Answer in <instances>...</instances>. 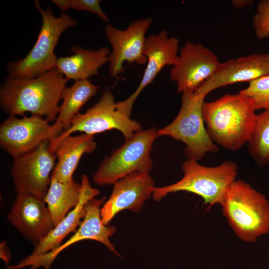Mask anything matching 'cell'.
<instances>
[{"mask_svg": "<svg viewBox=\"0 0 269 269\" xmlns=\"http://www.w3.org/2000/svg\"><path fill=\"white\" fill-rule=\"evenodd\" d=\"M67 79L57 69L32 78L6 77L0 88V106L9 116H42L54 122L60 111L58 104Z\"/></svg>", "mask_w": 269, "mask_h": 269, "instance_id": "cell-1", "label": "cell"}, {"mask_svg": "<svg viewBox=\"0 0 269 269\" xmlns=\"http://www.w3.org/2000/svg\"><path fill=\"white\" fill-rule=\"evenodd\" d=\"M157 137L154 128L135 133L104 159L93 174V182L98 185H107L136 171L149 173L153 166L150 153Z\"/></svg>", "mask_w": 269, "mask_h": 269, "instance_id": "cell-7", "label": "cell"}, {"mask_svg": "<svg viewBox=\"0 0 269 269\" xmlns=\"http://www.w3.org/2000/svg\"><path fill=\"white\" fill-rule=\"evenodd\" d=\"M152 21L149 17L137 20L124 30L110 24L106 25L105 36L112 47L108 57L109 71L112 77H118L125 70V62L140 65L146 63L147 59L144 55L145 35Z\"/></svg>", "mask_w": 269, "mask_h": 269, "instance_id": "cell-12", "label": "cell"}, {"mask_svg": "<svg viewBox=\"0 0 269 269\" xmlns=\"http://www.w3.org/2000/svg\"><path fill=\"white\" fill-rule=\"evenodd\" d=\"M179 43L177 38L168 37L166 30L146 37L144 55L147 62L142 79L134 93L127 99L117 102L118 108L123 113L130 117L133 105L143 90L154 80L163 67L173 66L176 63Z\"/></svg>", "mask_w": 269, "mask_h": 269, "instance_id": "cell-15", "label": "cell"}, {"mask_svg": "<svg viewBox=\"0 0 269 269\" xmlns=\"http://www.w3.org/2000/svg\"><path fill=\"white\" fill-rule=\"evenodd\" d=\"M253 100L240 93L204 102L203 118L207 132L217 144L231 151L248 142L257 114Z\"/></svg>", "mask_w": 269, "mask_h": 269, "instance_id": "cell-2", "label": "cell"}, {"mask_svg": "<svg viewBox=\"0 0 269 269\" xmlns=\"http://www.w3.org/2000/svg\"><path fill=\"white\" fill-rule=\"evenodd\" d=\"M220 64L210 49L200 43L187 41L180 50L170 78L176 83L178 92L195 91L214 75Z\"/></svg>", "mask_w": 269, "mask_h": 269, "instance_id": "cell-11", "label": "cell"}, {"mask_svg": "<svg viewBox=\"0 0 269 269\" xmlns=\"http://www.w3.org/2000/svg\"><path fill=\"white\" fill-rule=\"evenodd\" d=\"M23 116H9L0 127V147L13 158L51 138L52 125L47 119L36 115Z\"/></svg>", "mask_w": 269, "mask_h": 269, "instance_id": "cell-13", "label": "cell"}, {"mask_svg": "<svg viewBox=\"0 0 269 269\" xmlns=\"http://www.w3.org/2000/svg\"><path fill=\"white\" fill-rule=\"evenodd\" d=\"M70 51L74 54L60 57L56 61L57 69L67 79L75 81L89 79L99 74V69L108 62L110 53L107 47L93 50L80 46H73Z\"/></svg>", "mask_w": 269, "mask_h": 269, "instance_id": "cell-20", "label": "cell"}, {"mask_svg": "<svg viewBox=\"0 0 269 269\" xmlns=\"http://www.w3.org/2000/svg\"><path fill=\"white\" fill-rule=\"evenodd\" d=\"M96 146L94 135L86 134L69 135L61 138L55 137L49 140L50 150L58 158L51 177L62 183L71 182L82 155L93 152Z\"/></svg>", "mask_w": 269, "mask_h": 269, "instance_id": "cell-18", "label": "cell"}, {"mask_svg": "<svg viewBox=\"0 0 269 269\" xmlns=\"http://www.w3.org/2000/svg\"><path fill=\"white\" fill-rule=\"evenodd\" d=\"M105 200V197L100 199L94 198L87 202L84 207V216L80 226L74 234L64 243L55 249L30 260H22L17 264L8 266V269H21L28 266H30V269H37L40 267L50 269L52 264L60 252L76 242L84 240L99 242L116 255L120 256L110 240V238L116 232V227L105 225L102 220L101 208Z\"/></svg>", "mask_w": 269, "mask_h": 269, "instance_id": "cell-10", "label": "cell"}, {"mask_svg": "<svg viewBox=\"0 0 269 269\" xmlns=\"http://www.w3.org/2000/svg\"><path fill=\"white\" fill-rule=\"evenodd\" d=\"M197 161L188 158L182 166L183 177L169 185L155 187L152 195L153 199L158 201L169 193L186 191L200 196L208 209L220 204L227 189L236 180L237 164L227 161L209 167Z\"/></svg>", "mask_w": 269, "mask_h": 269, "instance_id": "cell-4", "label": "cell"}, {"mask_svg": "<svg viewBox=\"0 0 269 269\" xmlns=\"http://www.w3.org/2000/svg\"><path fill=\"white\" fill-rule=\"evenodd\" d=\"M34 6L42 18V25L35 44L26 56L7 66L9 76L18 78H32L55 68L57 57L55 48L62 33L74 26L77 22L67 13L61 12L56 17L51 8H43L38 0Z\"/></svg>", "mask_w": 269, "mask_h": 269, "instance_id": "cell-5", "label": "cell"}, {"mask_svg": "<svg viewBox=\"0 0 269 269\" xmlns=\"http://www.w3.org/2000/svg\"><path fill=\"white\" fill-rule=\"evenodd\" d=\"M239 93L253 100L256 111H269V75L249 82L248 86Z\"/></svg>", "mask_w": 269, "mask_h": 269, "instance_id": "cell-24", "label": "cell"}, {"mask_svg": "<svg viewBox=\"0 0 269 269\" xmlns=\"http://www.w3.org/2000/svg\"><path fill=\"white\" fill-rule=\"evenodd\" d=\"M267 75H269V54H252L221 62L214 75L195 91L206 97L218 88L237 83H249Z\"/></svg>", "mask_w": 269, "mask_h": 269, "instance_id": "cell-17", "label": "cell"}, {"mask_svg": "<svg viewBox=\"0 0 269 269\" xmlns=\"http://www.w3.org/2000/svg\"><path fill=\"white\" fill-rule=\"evenodd\" d=\"M113 129L121 132L127 140L141 130V126L120 110L112 92L106 90L97 103L84 113L77 114L70 127L56 137L61 138L76 132L94 135Z\"/></svg>", "mask_w": 269, "mask_h": 269, "instance_id": "cell-8", "label": "cell"}, {"mask_svg": "<svg viewBox=\"0 0 269 269\" xmlns=\"http://www.w3.org/2000/svg\"><path fill=\"white\" fill-rule=\"evenodd\" d=\"M7 219L34 247L55 227L44 200L28 194H17Z\"/></svg>", "mask_w": 269, "mask_h": 269, "instance_id": "cell-14", "label": "cell"}, {"mask_svg": "<svg viewBox=\"0 0 269 269\" xmlns=\"http://www.w3.org/2000/svg\"><path fill=\"white\" fill-rule=\"evenodd\" d=\"M253 3V1L252 0H237L232 1L233 5L238 8H242L245 7L246 5H252Z\"/></svg>", "mask_w": 269, "mask_h": 269, "instance_id": "cell-28", "label": "cell"}, {"mask_svg": "<svg viewBox=\"0 0 269 269\" xmlns=\"http://www.w3.org/2000/svg\"><path fill=\"white\" fill-rule=\"evenodd\" d=\"M180 111L168 125L157 130L158 137L169 136L185 144L184 152L188 159L201 160L218 147L210 138L205 127L202 108L205 96L196 91L183 92Z\"/></svg>", "mask_w": 269, "mask_h": 269, "instance_id": "cell-6", "label": "cell"}, {"mask_svg": "<svg viewBox=\"0 0 269 269\" xmlns=\"http://www.w3.org/2000/svg\"><path fill=\"white\" fill-rule=\"evenodd\" d=\"M81 196L77 206L43 240L35 246L31 254L22 260H30L55 249L61 245V242L68 234L76 231L84 217L85 204L99 194V190L91 186L86 174L81 176Z\"/></svg>", "mask_w": 269, "mask_h": 269, "instance_id": "cell-19", "label": "cell"}, {"mask_svg": "<svg viewBox=\"0 0 269 269\" xmlns=\"http://www.w3.org/2000/svg\"><path fill=\"white\" fill-rule=\"evenodd\" d=\"M0 258L7 265L11 259L10 251L5 241H2L0 244Z\"/></svg>", "mask_w": 269, "mask_h": 269, "instance_id": "cell-27", "label": "cell"}, {"mask_svg": "<svg viewBox=\"0 0 269 269\" xmlns=\"http://www.w3.org/2000/svg\"><path fill=\"white\" fill-rule=\"evenodd\" d=\"M253 24L258 38L264 39L269 36V0L259 2L253 18Z\"/></svg>", "mask_w": 269, "mask_h": 269, "instance_id": "cell-25", "label": "cell"}, {"mask_svg": "<svg viewBox=\"0 0 269 269\" xmlns=\"http://www.w3.org/2000/svg\"><path fill=\"white\" fill-rule=\"evenodd\" d=\"M56 158L55 154L50 150L49 140L13 158L10 173L17 194H28L44 200Z\"/></svg>", "mask_w": 269, "mask_h": 269, "instance_id": "cell-9", "label": "cell"}, {"mask_svg": "<svg viewBox=\"0 0 269 269\" xmlns=\"http://www.w3.org/2000/svg\"><path fill=\"white\" fill-rule=\"evenodd\" d=\"M113 185L110 198L101 208L102 220L106 226L123 210L140 211L146 200L152 195L155 187L149 173L139 171L128 175Z\"/></svg>", "mask_w": 269, "mask_h": 269, "instance_id": "cell-16", "label": "cell"}, {"mask_svg": "<svg viewBox=\"0 0 269 269\" xmlns=\"http://www.w3.org/2000/svg\"><path fill=\"white\" fill-rule=\"evenodd\" d=\"M82 184L75 181L64 183L51 177L44 198L55 227L77 205L81 198Z\"/></svg>", "mask_w": 269, "mask_h": 269, "instance_id": "cell-22", "label": "cell"}, {"mask_svg": "<svg viewBox=\"0 0 269 269\" xmlns=\"http://www.w3.org/2000/svg\"><path fill=\"white\" fill-rule=\"evenodd\" d=\"M248 147L250 155L258 166L269 163V111L257 114Z\"/></svg>", "mask_w": 269, "mask_h": 269, "instance_id": "cell-23", "label": "cell"}, {"mask_svg": "<svg viewBox=\"0 0 269 269\" xmlns=\"http://www.w3.org/2000/svg\"><path fill=\"white\" fill-rule=\"evenodd\" d=\"M220 204L228 224L242 241L254 243L269 232V201L248 183L235 180Z\"/></svg>", "mask_w": 269, "mask_h": 269, "instance_id": "cell-3", "label": "cell"}, {"mask_svg": "<svg viewBox=\"0 0 269 269\" xmlns=\"http://www.w3.org/2000/svg\"><path fill=\"white\" fill-rule=\"evenodd\" d=\"M101 2L99 0H68V6L69 9L94 13L104 21L108 22L109 18L101 8Z\"/></svg>", "mask_w": 269, "mask_h": 269, "instance_id": "cell-26", "label": "cell"}, {"mask_svg": "<svg viewBox=\"0 0 269 269\" xmlns=\"http://www.w3.org/2000/svg\"><path fill=\"white\" fill-rule=\"evenodd\" d=\"M99 89L89 79L77 81L70 87L66 86L64 87L61 94L62 104L60 106L56 120L51 126L50 140L70 127L73 118Z\"/></svg>", "mask_w": 269, "mask_h": 269, "instance_id": "cell-21", "label": "cell"}]
</instances>
